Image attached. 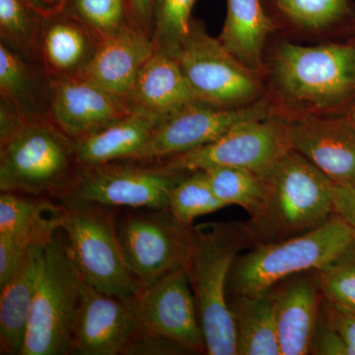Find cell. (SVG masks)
<instances>
[{
	"label": "cell",
	"instance_id": "6da1fadb",
	"mask_svg": "<svg viewBox=\"0 0 355 355\" xmlns=\"http://www.w3.org/2000/svg\"><path fill=\"white\" fill-rule=\"evenodd\" d=\"M254 245L249 226L241 222L193 225V246L184 270L195 296L207 354L237 355L228 280L236 259Z\"/></svg>",
	"mask_w": 355,
	"mask_h": 355
},
{
	"label": "cell",
	"instance_id": "7a4b0ae2",
	"mask_svg": "<svg viewBox=\"0 0 355 355\" xmlns=\"http://www.w3.org/2000/svg\"><path fill=\"white\" fill-rule=\"evenodd\" d=\"M261 177L263 198L247 223L256 245L304 234L335 216V183L293 149Z\"/></svg>",
	"mask_w": 355,
	"mask_h": 355
},
{
	"label": "cell",
	"instance_id": "3957f363",
	"mask_svg": "<svg viewBox=\"0 0 355 355\" xmlns=\"http://www.w3.org/2000/svg\"><path fill=\"white\" fill-rule=\"evenodd\" d=\"M354 246L355 229L336 216L304 234L256 245L233 263L228 296L260 293L292 275L321 270Z\"/></svg>",
	"mask_w": 355,
	"mask_h": 355
},
{
	"label": "cell",
	"instance_id": "277c9868",
	"mask_svg": "<svg viewBox=\"0 0 355 355\" xmlns=\"http://www.w3.org/2000/svg\"><path fill=\"white\" fill-rule=\"evenodd\" d=\"M270 67L277 92L302 109L326 111L355 94V44L284 42L275 49Z\"/></svg>",
	"mask_w": 355,
	"mask_h": 355
},
{
	"label": "cell",
	"instance_id": "5b68a950",
	"mask_svg": "<svg viewBox=\"0 0 355 355\" xmlns=\"http://www.w3.org/2000/svg\"><path fill=\"white\" fill-rule=\"evenodd\" d=\"M84 282L60 229L44 247L21 355L71 354L72 333Z\"/></svg>",
	"mask_w": 355,
	"mask_h": 355
},
{
	"label": "cell",
	"instance_id": "8992f818",
	"mask_svg": "<svg viewBox=\"0 0 355 355\" xmlns=\"http://www.w3.org/2000/svg\"><path fill=\"white\" fill-rule=\"evenodd\" d=\"M79 166L74 139L48 116L33 119L0 146V190L57 200Z\"/></svg>",
	"mask_w": 355,
	"mask_h": 355
},
{
	"label": "cell",
	"instance_id": "52a82bcc",
	"mask_svg": "<svg viewBox=\"0 0 355 355\" xmlns=\"http://www.w3.org/2000/svg\"><path fill=\"white\" fill-rule=\"evenodd\" d=\"M62 229L84 282L110 295L132 300L141 291L125 265L116 230V209L62 197Z\"/></svg>",
	"mask_w": 355,
	"mask_h": 355
},
{
	"label": "cell",
	"instance_id": "ba28073f",
	"mask_svg": "<svg viewBox=\"0 0 355 355\" xmlns=\"http://www.w3.org/2000/svg\"><path fill=\"white\" fill-rule=\"evenodd\" d=\"M116 230L125 265L140 288L186 268L193 246V226L168 209H116Z\"/></svg>",
	"mask_w": 355,
	"mask_h": 355
},
{
	"label": "cell",
	"instance_id": "9c48e42d",
	"mask_svg": "<svg viewBox=\"0 0 355 355\" xmlns=\"http://www.w3.org/2000/svg\"><path fill=\"white\" fill-rule=\"evenodd\" d=\"M171 55L198 101L237 108L260 100V76L243 65L218 38L210 36L200 21L191 20L190 33Z\"/></svg>",
	"mask_w": 355,
	"mask_h": 355
},
{
	"label": "cell",
	"instance_id": "30bf717a",
	"mask_svg": "<svg viewBox=\"0 0 355 355\" xmlns=\"http://www.w3.org/2000/svg\"><path fill=\"white\" fill-rule=\"evenodd\" d=\"M187 174L168 169L156 160L80 165L58 198L72 197L114 209H168L170 193Z\"/></svg>",
	"mask_w": 355,
	"mask_h": 355
},
{
	"label": "cell",
	"instance_id": "8fae6325",
	"mask_svg": "<svg viewBox=\"0 0 355 355\" xmlns=\"http://www.w3.org/2000/svg\"><path fill=\"white\" fill-rule=\"evenodd\" d=\"M291 149L282 114L236 125L218 139L159 162L176 172L237 167L263 175Z\"/></svg>",
	"mask_w": 355,
	"mask_h": 355
},
{
	"label": "cell",
	"instance_id": "7c38bea8",
	"mask_svg": "<svg viewBox=\"0 0 355 355\" xmlns=\"http://www.w3.org/2000/svg\"><path fill=\"white\" fill-rule=\"evenodd\" d=\"M279 114L277 106L266 98L237 108L197 101L158 121L137 160H161L187 153L214 141L236 125Z\"/></svg>",
	"mask_w": 355,
	"mask_h": 355
},
{
	"label": "cell",
	"instance_id": "4fadbf2b",
	"mask_svg": "<svg viewBox=\"0 0 355 355\" xmlns=\"http://www.w3.org/2000/svg\"><path fill=\"white\" fill-rule=\"evenodd\" d=\"M132 304L141 331L165 336L189 354H207L195 296L184 268L141 288Z\"/></svg>",
	"mask_w": 355,
	"mask_h": 355
},
{
	"label": "cell",
	"instance_id": "5bb4252c",
	"mask_svg": "<svg viewBox=\"0 0 355 355\" xmlns=\"http://www.w3.org/2000/svg\"><path fill=\"white\" fill-rule=\"evenodd\" d=\"M141 331L132 300L84 284L77 308L71 354H123Z\"/></svg>",
	"mask_w": 355,
	"mask_h": 355
},
{
	"label": "cell",
	"instance_id": "9a60e30c",
	"mask_svg": "<svg viewBox=\"0 0 355 355\" xmlns=\"http://www.w3.org/2000/svg\"><path fill=\"white\" fill-rule=\"evenodd\" d=\"M286 119L289 146L336 184L355 182V125L349 119Z\"/></svg>",
	"mask_w": 355,
	"mask_h": 355
},
{
	"label": "cell",
	"instance_id": "2e32d148",
	"mask_svg": "<svg viewBox=\"0 0 355 355\" xmlns=\"http://www.w3.org/2000/svg\"><path fill=\"white\" fill-rule=\"evenodd\" d=\"M130 114L123 100L83 77L51 78L49 119L72 139Z\"/></svg>",
	"mask_w": 355,
	"mask_h": 355
},
{
	"label": "cell",
	"instance_id": "e0dca14e",
	"mask_svg": "<svg viewBox=\"0 0 355 355\" xmlns=\"http://www.w3.org/2000/svg\"><path fill=\"white\" fill-rule=\"evenodd\" d=\"M282 355H307L324 300L316 270L292 275L272 287Z\"/></svg>",
	"mask_w": 355,
	"mask_h": 355
},
{
	"label": "cell",
	"instance_id": "ac0fdd59",
	"mask_svg": "<svg viewBox=\"0 0 355 355\" xmlns=\"http://www.w3.org/2000/svg\"><path fill=\"white\" fill-rule=\"evenodd\" d=\"M155 51L150 35L128 25L100 40L94 57L80 77L128 104L140 71Z\"/></svg>",
	"mask_w": 355,
	"mask_h": 355
},
{
	"label": "cell",
	"instance_id": "d6986e66",
	"mask_svg": "<svg viewBox=\"0 0 355 355\" xmlns=\"http://www.w3.org/2000/svg\"><path fill=\"white\" fill-rule=\"evenodd\" d=\"M197 101L176 58L156 50L140 71L128 104L132 113L158 121Z\"/></svg>",
	"mask_w": 355,
	"mask_h": 355
},
{
	"label": "cell",
	"instance_id": "ffe728a7",
	"mask_svg": "<svg viewBox=\"0 0 355 355\" xmlns=\"http://www.w3.org/2000/svg\"><path fill=\"white\" fill-rule=\"evenodd\" d=\"M100 38L67 12L44 18L41 64L51 78L80 77L94 57Z\"/></svg>",
	"mask_w": 355,
	"mask_h": 355
},
{
	"label": "cell",
	"instance_id": "44dd1931",
	"mask_svg": "<svg viewBox=\"0 0 355 355\" xmlns=\"http://www.w3.org/2000/svg\"><path fill=\"white\" fill-rule=\"evenodd\" d=\"M46 245L30 248L12 277L0 286L1 354H22Z\"/></svg>",
	"mask_w": 355,
	"mask_h": 355
},
{
	"label": "cell",
	"instance_id": "7402d4cb",
	"mask_svg": "<svg viewBox=\"0 0 355 355\" xmlns=\"http://www.w3.org/2000/svg\"><path fill=\"white\" fill-rule=\"evenodd\" d=\"M64 222L62 205L53 198L1 191L0 236L26 250L50 241Z\"/></svg>",
	"mask_w": 355,
	"mask_h": 355
},
{
	"label": "cell",
	"instance_id": "603a6c76",
	"mask_svg": "<svg viewBox=\"0 0 355 355\" xmlns=\"http://www.w3.org/2000/svg\"><path fill=\"white\" fill-rule=\"evenodd\" d=\"M51 77L43 67L0 43V102L26 121L49 118Z\"/></svg>",
	"mask_w": 355,
	"mask_h": 355
},
{
	"label": "cell",
	"instance_id": "cb8c5ba5",
	"mask_svg": "<svg viewBox=\"0 0 355 355\" xmlns=\"http://www.w3.org/2000/svg\"><path fill=\"white\" fill-rule=\"evenodd\" d=\"M156 123L144 114L132 113L74 140L79 165L137 160L148 144Z\"/></svg>",
	"mask_w": 355,
	"mask_h": 355
},
{
	"label": "cell",
	"instance_id": "d4e9b609",
	"mask_svg": "<svg viewBox=\"0 0 355 355\" xmlns=\"http://www.w3.org/2000/svg\"><path fill=\"white\" fill-rule=\"evenodd\" d=\"M227 13L219 41L243 65L260 74L265 69L263 53L275 21L266 0H226Z\"/></svg>",
	"mask_w": 355,
	"mask_h": 355
},
{
	"label": "cell",
	"instance_id": "484cf974",
	"mask_svg": "<svg viewBox=\"0 0 355 355\" xmlns=\"http://www.w3.org/2000/svg\"><path fill=\"white\" fill-rule=\"evenodd\" d=\"M237 331V355H282L272 288L228 296Z\"/></svg>",
	"mask_w": 355,
	"mask_h": 355
},
{
	"label": "cell",
	"instance_id": "4316f807",
	"mask_svg": "<svg viewBox=\"0 0 355 355\" xmlns=\"http://www.w3.org/2000/svg\"><path fill=\"white\" fill-rule=\"evenodd\" d=\"M44 18L28 0H0V43L41 64Z\"/></svg>",
	"mask_w": 355,
	"mask_h": 355
},
{
	"label": "cell",
	"instance_id": "83f0119b",
	"mask_svg": "<svg viewBox=\"0 0 355 355\" xmlns=\"http://www.w3.org/2000/svg\"><path fill=\"white\" fill-rule=\"evenodd\" d=\"M203 172L212 191L226 207L238 205L249 216L258 207L263 191L261 175L237 167H214Z\"/></svg>",
	"mask_w": 355,
	"mask_h": 355
},
{
	"label": "cell",
	"instance_id": "f1b7e54d",
	"mask_svg": "<svg viewBox=\"0 0 355 355\" xmlns=\"http://www.w3.org/2000/svg\"><path fill=\"white\" fill-rule=\"evenodd\" d=\"M205 177V172H190L173 188L168 209L184 225L193 226L198 217L214 214L225 207Z\"/></svg>",
	"mask_w": 355,
	"mask_h": 355
},
{
	"label": "cell",
	"instance_id": "f546056e",
	"mask_svg": "<svg viewBox=\"0 0 355 355\" xmlns=\"http://www.w3.org/2000/svg\"><path fill=\"white\" fill-rule=\"evenodd\" d=\"M197 0H153L150 36L156 50L171 55L191 30Z\"/></svg>",
	"mask_w": 355,
	"mask_h": 355
},
{
	"label": "cell",
	"instance_id": "4dcf8cb0",
	"mask_svg": "<svg viewBox=\"0 0 355 355\" xmlns=\"http://www.w3.org/2000/svg\"><path fill=\"white\" fill-rule=\"evenodd\" d=\"M280 15L298 27L323 30L350 13L347 0H272Z\"/></svg>",
	"mask_w": 355,
	"mask_h": 355
},
{
	"label": "cell",
	"instance_id": "1f68e13d",
	"mask_svg": "<svg viewBox=\"0 0 355 355\" xmlns=\"http://www.w3.org/2000/svg\"><path fill=\"white\" fill-rule=\"evenodd\" d=\"M65 11L101 39L132 24L128 0H70Z\"/></svg>",
	"mask_w": 355,
	"mask_h": 355
},
{
	"label": "cell",
	"instance_id": "d6a6232c",
	"mask_svg": "<svg viewBox=\"0 0 355 355\" xmlns=\"http://www.w3.org/2000/svg\"><path fill=\"white\" fill-rule=\"evenodd\" d=\"M354 248L335 263L316 272L324 299L355 315Z\"/></svg>",
	"mask_w": 355,
	"mask_h": 355
},
{
	"label": "cell",
	"instance_id": "836d02e7",
	"mask_svg": "<svg viewBox=\"0 0 355 355\" xmlns=\"http://www.w3.org/2000/svg\"><path fill=\"white\" fill-rule=\"evenodd\" d=\"M189 354L179 343L165 336L140 331L137 338L128 345L123 355H172Z\"/></svg>",
	"mask_w": 355,
	"mask_h": 355
},
{
	"label": "cell",
	"instance_id": "e575fe53",
	"mask_svg": "<svg viewBox=\"0 0 355 355\" xmlns=\"http://www.w3.org/2000/svg\"><path fill=\"white\" fill-rule=\"evenodd\" d=\"M324 317L340 336L347 355H355V315L331 304L324 299L322 305Z\"/></svg>",
	"mask_w": 355,
	"mask_h": 355
},
{
	"label": "cell",
	"instance_id": "d590c367",
	"mask_svg": "<svg viewBox=\"0 0 355 355\" xmlns=\"http://www.w3.org/2000/svg\"><path fill=\"white\" fill-rule=\"evenodd\" d=\"M335 216L355 229V182L347 184H335Z\"/></svg>",
	"mask_w": 355,
	"mask_h": 355
},
{
	"label": "cell",
	"instance_id": "8d00e7d4",
	"mask_svg": "<svg viewBox=\"0 0 355 355\" xmlns=\"http://www.w3.org/2000/svg\"><path fill=\"white\" fill-rule=\"evenodd\" d=\"M132 24L150 35L153 0H128Z\"/></svg>",
	"mask_w": 355,
	"mask_h": 355
},
{
	"label": "cell",
	"instance_id": "74e56055",
	"mask_svg": "<svg viewBox=\"0 0 355 355\" xmlns=\"http://www.w3.org/2000/svg\"><path fill=\"white\" fill-rule=\"evenodd\" d=\"M44 17L64 12L70 0H28Z\"/></svg>",
	"mask_w": 355,
	"mask_h": 355
},
{
	"label": "cell",
	"instance_id": "f35d334b",
	"mask_svg": "<svg viewBox=\"0 0 355 355\" xmlns=\"http://www.w3.org/2000/svg\"><path fill=\"white\" fill-rule=\"evenodd\" d=\"M347 119L355 125V106L352 107V110H350Z\"/></svg>",
	"mask_w": 355,
	"mask_h": 355
}]
</instances>
